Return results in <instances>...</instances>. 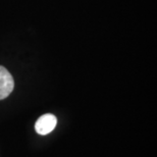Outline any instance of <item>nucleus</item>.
<instances>
[{"mask_svg": "<svg viewBox=\"0 0 157 157\" xmlns=\"http://www.w3.org/2000/svg\"><path fill=\"white\" fill-rule=\"evenodd\" d=\"M13 87L14 82L10 73L5 67H0V100L8 97Z\"/></svg>", "mask_w": 157, "mask_h": 157, "instance_id": "f03ea898", "label": "nucleus"}, {"mask_svg": "<svg viewBox=\"0 0 157 157\" xmlns=\"http://www.w3.org/2000/svg\"><path fill=\"white\" fill-rule=\"evenodd\" d=\"M57 124V118L51 113L43 114L35 124V130L39 135H47L54 130Z\"/></svg>", "mask_w": 157, "mask_h": 157, "instance_id": "f257e3e1", "label": "nucleus"}]
</instances>
